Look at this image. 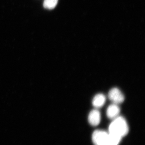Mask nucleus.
<instances>
[{"instance_id":"nucleus-4","label":"nucleus","mask_w":145,"mask_h":145,"mask_svg":"<svg viewBox=\"0 0 145 145\" xmlns=\"http://www.w3.org/2000/svg\"><path fill=\"white\" fill-rule=\"evenodd\" d=\"M101 113L99 110L94 109L91 110L89 114L88 120L89 123L93 126L98 125L101 122Z\"/></svg>"},{"instance_id":"nucleus-2","label":"nucleus","mask_w":145,"mask_h":145,"mask_svg":"<svg viewBox=\"0 0 145 145\" xmlns=\"http://www.w3.org/2000/svg\"><path fill=\"white\" fill-rule=\"evenodd\" d=\"M92 142L94 145H108V133L101 130H97L93 132Z\"/></svg>"},{"instance_id":"nucleus-3","label":"nucleus","mask_w":145,"mask_h":145,"mask_svg":"<svg viewBox=\"0 0 145 145\" xmlns=\"http://www.w3.org/2000/svg\"><path fill=\"white\" fill-rule=\"evenodd\" d=\"M108 99L114 104L122 103L125 100V97L119 89L114 88L109 91L108 94Z\"/></svg>"},{"instance_id":"nucleus-8","label":"nucleus","mask_w":145,"mask_h":145,"mask_svg":"<svg viewBox=\"0 0 145 145\" xmlns=\"http://www.w3.org/2000/svg\"><path fill=\"white\" fill-rule=\"evenodd\" d=\"M58 0H44V7L46 9H52L55 8L58 3Z\"/></svg>"},{"instance_id":"nucleus-5","label":"nucleus","mask_w":145,"mask_h":145,"mask_svg":"<svg viewBox=\"0 0 145 145\" xmlns=\"http://www.w3.org/2000/svg\"><path fill=\"white\" fill-rule=\"evenodd\" d=\"M120 108L118 105L113 103L109 106L106 110V115L109 119H114L119 116Z\"/></svg>"},{"instance_id":"nucleus-7","label":"nucleus","mask_w":145,"mask_h":145,"mask_svg":"<svg viewBox=\"0 0 145 145\" xmlns=\"http://www.w3.org/2000/svg\"><path fill=\"white\" fill-rule=\"evenodd\" d=\"M122 138L121 137L118 135L108 133V145H118Z\"/></svg>"},{"instance_id":"nucleus-1","label":"nucleus","mask_w":145,"mask_h":145,"mask_svg":"<svg viewBox=\"0 0 145 145\" xmlns=\"http://www.w3.org/2000/svg\"><path fill=\"white\" fill-rule=\"evenodd\" d=\"M129 131L128 125L123 117L118 116L113 119L108 128L109 133L123 137L126 135Z\"/></svg>"},{"instance_id":"nucleus-6","label":"nucleus","mask_w":145,"mask_h":145,"mask_svg":"<svg viewBox=\"0 0 145 145\" xmlns=\"http://www.w3.org/2000/svg\"><path fill=\"white\" fill-rule=\"evenodd\" d=\"M106 101L105 96L102 93H99L96 94L93 98L92 102V105L96 108H100L105 105Z\"/></svg>"}]
</instances>
